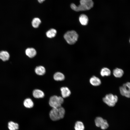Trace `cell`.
I'll use <instances>...</instances> for the list:
<instances>
[{
    "label": "cell",
    "mask_w": 130,
    "mask_h": 130,
    "mask_svg": "<svg viewBox=\"0 0 130 130\" xmlns=\"http://www.w3.org/2000/svg\"><path fill=\"white\" fill-rule=\"evenodd\" d=\"M80 4L78 6L72 3L71 5V7L76 11L79 12L89 10L93 7L94 5L92 0H80Z\"/></svg>",
    "instance_id": "1"
},
{
    "label": "cell",
    "mask_w": 130,
    "mask_h": 130,
    "mask_svg": "<svg viewBox=\"0 0 130 130\" xmlns=\"http://www.w3.org/2000/svg\"><path fill=\"white\" fill-rule=\"evenodd\" d=\"M65 113L64 109L61 106L57 108H52L49 112V117L52 120L56 121L63 118Z\"/></svg>",
    "instance_id": "2"
},
{
    "label": "cell",
    "mask_w": 130,
    "mask_h": 130,
    "mask_svg": "<svg viewBox=\"0 0 130 130\" xmlns=\"http://www.w3.org/2000/svg\"><path fill=\"white\" fill-rule=\"evenodd\" d=\"M78 37L77 33L74 30L67 31L64 35V38L66 41L70 45L74 44L77 41Z\"/></svg>",
    "instance_id": "3"
},
{
    "label": "cell",
    "mask_w": 130,
    "mask_h": 130,
    "mask_svg": "<svg viewBox=\"0 0 130 130\" xmlns=\"http://www.w3.org/2000/svg\"><path fill=\"white\" fill-rule=\"evenodd\" d=\"M64 101L62 97L54 95L50 97L49 104L52 108H57L61 106V105L63 103Z\"/></svg>",
    "instance_id": "4"
},
{
    "label": "cell",
    "mask_w": 130,
    "mask_h": 130,
    "mask_svg": "<svg viewBox=\"0 0 130 130\" xmlns=\"http://www.w3.org/2000/svg\"><path fill=\"white\" fill-rule=\"evenodd\" d=\"M103 102L110 107L114 106L118 100L117 96L112 94H109L106 95L103 99Z\"/></svg>",
    "instance_id": "5"
},
{
    "label": "cell",
    "mask_w": 130,
    "mask_h": 130,
    "mask_svg": "<svg viewBox=\"0 0 130 130\" xmlns=\"http://www.w3.org/2000/svg\"><path fill=\"white\" fill-rule=\"evenodd\" d=\"M120 94L122 96L130 98V82H127L119 87Z\"/></svg>",
    "instance_id": "6"
},
{
    "label": "cell",
    "mask_w": 130,
    "mask_h": 130,
    "mask_svg": "<svg viewBox=\"0 0 130 130\" xmlns=\"http://www.w3.org/2000/svg\"><path fill=\"white\" fill-rule=\"evenodd\" d=\"M96 126L100 127L103 130L107 129L109 127V124L107 121L100 117H97L95 120Z\"/></svg>",
    "instance_id": "7"
},
{
    "label": "cell",
    "mask_w": 130,
    "mask_h": 130,
    "mask_svg": "<svg viewBox=\"0 0 130 130\" xmlns=\"http://www.w3.org/2000/svg\"><path fill=\"white\" fill-rule=\"evenodd\" d=\"M90 82L91 84L95 86H99L101 83L100 79L95 76H93L90 78Z\"/></svg>",
    "instance_id": "8"
},
{
    "label": "cell",
    "mask_w": 130,
    "mask_h": 130,
    "mask_svg": "<svg viewBox=\"0 0 130 130\" xmlns=\"http://www.w3.org/2000/svg\"><path fill=\"white\" fill-rule=\"evenodd\" d=\"M113 74L115 77L119 78H121L123 76L124 72L122 69L116 68L113 70Z\"/></svg>",
    "instance_id": "9"
},
{
    "label": "cell",
    "mask_w": 130,
    "mask_h": 130,
    "mask_svg": "<svg viewBox=\"0 0 130 130\" xmlns=\"http://www.w3.org/2000/svg\"><path fill=\"white\" fill-rule=\"evenodd\" d=\"M61 95L63 98H65L69 97L71 94V92L69 88L66 87H63L60 89Z\"/></svg>",
    "instance_id": "10"
},
{
    "label": "cell",
    "mask_w": 130,
    "mask_h": 130,
    "mask_svg": "<svg viewBox=\"0 0 130 130\" xmlns=\"http://www.w3.org/2000/svg\"><path fill=\"white\" fill-rule=\"evenodd\" d=\"M26 55L30 58H32L36 54V52L35 50L32 48H28L26 50Z\"/></svg>",
    "instance_id": "11"
},
{
    "label": "cell",
    "mask_w": 130,
    "mask_h": 130,
    "mask_svg": "<svg viewBox=\"0 0 130 130\" xmlns=\"http://www.w3.org/2000/svg\"><path fill=\"white\" fill-rule=\"evenodd\" d=\"M8 128L9 130H17L19 128V125L17 123L12 121L8 123Z\"/></svg>",
    "instance_id": "12"
},
{
    "label": "cell",
    "mask_w": 130,
    "mask_h": 130,
    "mask_svg": "<svg viewBox=\"0 0 130 130\" xmlns=\"http://www.w3.org/2000/svg\"><path fill=\"white\" fill-rule=\"evenodd\" d=\"M32 94L34 97L36 98H43L44 96L43 92L39 89L34 90L33 91Z\"/></svg>",
    "instance_id": "13"
},
{
    "label": "cell",
    "mask_w": 130,
    "mask_h": 130,
    "mask_svg": "<svg viewBox=\"0 0 130 130\" xmlns=\"http://www.w3.org/2000/svg\"><path fill=\"white\" fill-rule=\"evenodd\" d=\"M79 20L81 24L84 26L87 25L88 21V19L87 16L84 14H81L80 15L79 17Z\"/></svg>",
    "instance_id": "14"
},
{
    "label": "cell",
    "mask_w": 130,
    "mask_h": 130,
    "mask_svg": "<svg viewBox=\"0 0 130 130\" xmlns=\"http://www.w3.org/2000/svg\"><path fill=\"white\" fill-rule=\"evenodd\" d=\"M9 53L6 51H1L0 52V59L3 61L8 60L10 58Z\"/></svg>",
    "instance_id": "15"
},
{
    "label": "cell",
    "mask_w": 130,
    "mask_h": 130,
    "mask_svg": "<svg viewBox=\"0 0 130 130\" xmlns=\"http://www.w3.org/2000/svg\"><path fill=\"white\" fill-rule=\"evenodd\" d=\"M35 71L36 73L39 75H43L46 72V69L45 67L41 66L37 67L35 69Z\"/></svg>",
    "instance_id": "16"
},
{
    "label": "cell",
    "mask_w": 130,
    "mask_h": 130,
    "mask_svg": "<svg viewBox=\"0 0 130 130\" xmlns=\"http://www.w3.org/2000/svg\"><path fill=\"white\" fill-rule=\"evenodd\" d=\"M23 104L25 107L28 108H32L34 105L33 101L30 98L25 99L23 102Z\"/></svg>",
    "instance_id": "17"
},
{
    "label": "cell",
    "mask_w": 130,
    "mask_h": 130,
    "mask_svg": "<svg viewBox=\"0 0 130 130\" xmlns=\"http://www.w3.org/2000/svg\"><path fill=\"white\" fill-rule=\"evenodd\" d=\"M53 78L56 81H61L64 80L65 77L64 75L62 73L60 72H57L54 74Z\"/></svg>",
    "instance_id": "18"
},
{
    "label": "cell",
    "mask_w": 130,
    "mask_h": 130,
    "mask_svg": "<svg viewBox=\"0 0 130 130\" xmlns=\"http://www.w3.org/2000/svg\"><path fill=\"white\" fill-rule=\"evenodd\" d=\"M100 74L102 77L109 76L110 75L111 72L109 68L106 67H104L101 69Z\"/></svg>",
    "instance_id": "19"
},
{
    "label": "cell",
    "mask_w": 130,
    "mask_h": 130,
    "mask_svg": "<svg viewBox=\"0 0 130 130\" xmlns=\"http://www.w3.org/2000/svg\"><path fill=\"white\" fill-rule=\"evenodd\" d=\"M56 33L57 31L55 29H51L46 32V35L48 38H52L55 37Z\"/></svg>",
    "instance_id": "20"
},
{
    "label": "cell",
    "mask_w": 130,
    "mask_h": 130,
    "mask_svg": "<svg viewBox=\"0 0 130 130\" xmlns=\"http://www.w3.org/2000/svg\"><path fill=\"white\" fill-rule=\"evenodd\" d=\"M74 129L75 130H84V127L82 122L78 121L75 124Z\"/></svg>",
    "instance_id": "21"
},
{
    "label": "cell",
    "mask_w": 130,
    "mask_h": 130,
    "mask_svg": "<svg viewBox=\"0 0 130 130\" xmlns=\"http://www.w3.org/2000/svg\"><path fill=\"white\" fill-rule=\"evenodd\" d=\"M41 23L40 19L38 18H34L32 20V26L34 28H37Z\"/></svg>",
    "instance_id": "22"
},
{
    "label": "cell",
    "mask_w": 130,
    "mask_h": 130,
    "mask_svg": "<svg viewBox=\"0 0 130 130\" xmlns=\"http://www.w3.org/2000/svg\"><path fill=\"white\" fill-rule=\"evenodd\" d=\"M38 2L40 3H41L44 1L45 0H37Z\"/></svg>",
    "instance_id": "23"
},
{
    "label": "cell",
    "mask_w": 130,
    "mask_h": 130,
    "mask_svg": "<svg viewBox=\"0 0 130 130\" xmlns=\"http://www.w3.org/2000/svg\"><path fill=\"white\" fill-rule=\"evenodd\" d=\"M129 41H130V39Z\"/></svg>",
    "instance_id": "24"
}]
</instances>
